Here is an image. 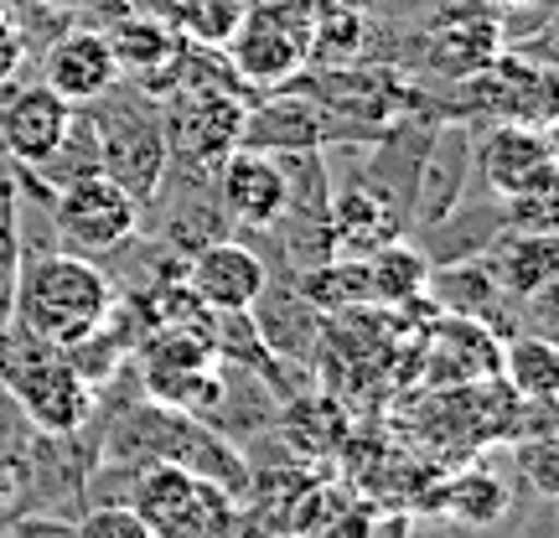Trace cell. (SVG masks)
Segmentation results:
<instances>
[{
  "label": "cell",
  "mask_w": 559,
  "mask_h": 538,
  "mask_svg": "<svg viewBox=\"0 0 559 538\" xmlns=\"http://www.w3.org/2000/svg\"><path fill=\"white\" fill-rule=\"evenodd\" d=\"M243 5L249 0H181L177 11L181 41H192V47H228V37L239 32L243 21Z\"/></svg>",
  "instance_id": "cell-23"
},
{
  "label": "cell",
  "mask_w": 559,
  "mask_h": 538,
  "mask_svg": "<svg viewBox=\"0 0 559 538\" xmlns=\"http://www.w3.org/2000/svg\"><path fill=\"white\" fill-rule=\"evenodd\" d=\"M5 388L41 435H73L94 415V383L83 379L62 352H41L26 368L5 373Z\"/></svg>",
  "instance_id": "cell-7"
},
{
  "label": "cell",
  "mask_w": 559,
  "mask_h": 538,
  "mask_svg": "<svg viewBox=\"0 0 559 538\" xmlns=\"http://www.w3.org/2000/svg\"><path fill=\"white\" fill-rule=\"evenodd\" d=\"M228 68L243 83H275L296 79L306 58L317 52V5L311 0H270V5H243L239 32L228 37Z\"/></svg>",
  "instance_id": "cell-3"
},
{
  "label": "cell",
  "mask_w": 559,
  "mask_h": 538,
  "mask_svg": "<svg viewBox=\"0 0 559 538\" xmlns=\"http://www.w3.org/2000/svg\"><path fill=\"white\" fill-rule=\"evenodd\" d=\"M73 534H79V538H156V534H151V523L140 518L135 507H124V502L94 507L83 523H73Z\"/></svg>",
  "instance_id": "cell-24"
},
{
  "label": "cell",
  "mask_w": 559,
  "mask_h": 538,
  "mask_svg": "<svg viewBox=\"0 0 559 538\" xmlns=\"http://www.w3.org/2000/svg\"><path fill=\"white\" fill-rule=\"evenodd\" d=\"M264 285H270V270L239 239H207L187 264V290L202 311H249Z\"/></svg>",
  "instance_id": "cell-11"
},
{
  "label": "cell",
  "mask_w": 559,
  "mask_h": 538,
  "mask_svg": "<svg viewBox=\"0 0 559 538\" xmlns=\"http://www.w3.org/2000/svg\"><path fill=\"white\" fill-rule=\"evenodd\" d=\"M502 5H539V0H502Z\"/></svg>",
  "instance_id": "cell-31"
},
{
  "label": "cell",
  "mask_w": 559,
  "mask_h": 538,
  "mask_svg": "<svg viewBox=\"0 0 559 538\" xmlns=\"http://www.w3.org/2000/svg\"><path fill=\"white\" fill-rule=\"evenodd\" d=\"M502 342L472 316H451L430 347V383H477L498 373Z\"/></svg>",
  "instance_id": "cell-16"
},
{
  "label": "cell",
  "mask_w": 559,
  "mask_h": 538,
  "mask_svg": "<svg viewBox=\"0 0 559 538\" xmlns=\"http://www.w3.org/2000/svg\"><path fill=\"white\" fill-rule=\"evenodd\" d=\"M487 270H492L502 296L534 300V296H544V290H555V275H559L555 234H523L519 228V239H498Z\"/></svg>",
  "instance_id": "cell-15"
},
{
  "label": "cell",
  "mask_w": 559,
  "mask_h": 538,
  "mask_svg": "<svg viewBox=\"0 0 559 538\" xmlns=\"http://www.w3.org/2000/svg\"><path fill=\"white\" fill-rule=\"evenodd\" d=\"M498 373L502 383L528 404H555L559 388V352L549 337H513L498 347Z\"/></svg>",
  "instance_id": "cell-17"
},
{
  "label": "cell",
  "mask_w": 559,
  "mask_h": 538,
  "mask_svg": "<svg viewBox=\"0 0 559 538\" xmlns=\"http://www.w3.org/2000/svg\"><path fill=\"white\" fill-rule=\"evenodd\" d=\"M243 120H249V109L239 99H228V88L187 94V104L166 124V151H187V160H213L218 166L243 140Z\"/></svg>",
  "instance_id": "cell-13"
},
{
  "label": "cell",
  "mask_w": 559,
  "mask_h": 538,
  "mask_svg": "<svg viewBox=\"0 0 559 538\" xmlns=\"http://www.w3.org/2000/svg\"><path fill=\"white\" fill-rule=\"evenodd\" d=\"M115 451H135L160 466H181L192 477L218 481L228 498L249 492V466L223 435H213L198 415H181L171 404H140L120 419L115 430Z\"/></svg>",
  "instance_id": "cell-2"
},
{
  "label": "cell",
  "mask_w": 559,
  "mask_h": 538,
  "mask_svg": "<svg viewBox=\"0 0 559 538\" xmlns=\"http://www.w3.org/2000/svg\"><path fill=\"white\" fill-rule=\"evenodd\" d=\"M440 507H445L456 523H477V528H487V523H498L502 513H508V487H502L492 471H466L461 481L445 487Z\"/></svg>",
  "instance_id": "cell-22"
},
{
  "label": "cell",
  "mask_w": 559,
  "mask_h": 538,
  "mask_svg": "<svg viewBox=\"0 0 559 538\" xmlns=\"http://www.w3.org/2000/svg\"><path fill=\"white\" fill-rule=\"evenodd\" d=\"M218 202L223 213L243 228H275L290 213V166L285 156L234 145L218 160Z\"/></svg>",
  "instance_id": "cell-9"
},
{
  "label": "cell",
  "mask_w": 559,
  "mask_h": 538,
  "mask_svg": "<svg viewBox=\"0 0 559 538\" xmlns=\"http://www.w3.org/2000/svg\"><path fill=\"white\" fill-rule=\"evenodd\" d=\"M16 498V466L11 461H0V502Z\"/></svg>",
  "instance_id": "cell-29"
},
{
  "label": "cell",
  "mask_w": 559,
  "mask_h": 538,
  "mask_svg": "<svg viewBox=\"0 0 559 538\" xmlns=\"http://www.w3.org/2000/svg\"><path fill=\"white\" fill-rule=\"evenodd\" d=\"M11 311H16V326H26L37 342L68 352L79 342H94L104 321L115 316V285L88 254L52 249L16 270Z\"/></svg>",
  "instance_id": "cell-1"
},
{
  "label": "cell",
  "mask_w": 559,
  "mask_h": 538,
  "mask_svg": "<svg viewBox=\"0 0 559 538\" xmlns=\"http://www.w3.org/2000/svg\"><path fill=\"white\" fill-rule=\"evenodd\" d=\"M425 290H430V300H440L451 316H477V311H487V306L502 296L487 264H445V270H430V275H425Z\"/></svg>",
  "instance_id": "cell-20"
},
{
  "label": "cell",
  "mask_w": 559,
  "mask_h": 538,
  "mask_svg": "<svg viewBox=\"0 0 559 538\" xmlns=\"http://www.w3.org/2000/svg\"><path fill=\"white\" fill-rule=\"evenodd\" d=\"M249 120L275 124V130H243L239 145H254V151H275V156H290V151H317V115L311 104H270V109H254Z\"/></svg>",
  "instance_id": "cell-21"
},
{
  "label": "cell",
  "mask_w": 559,
  "mask_h": 538,
  "mask_svg": "<svg viewBox=\"0 0 559 538\" xmlns=\"http://www.w3.org/2000/svg\"><path fill=\"white\" fill-rule=\"evenodd\" d=\"M296 290L311 311H321V316H342V311H353V306L368 300V275H362V260H342V254H332V260L300 270Z\"/></svg>",
  "instance_id": "cell-18"
},
{
  "label": "cell",
  "mask_w": 559,
  "mask_h": 538,
  "mask_svg": "<svg viewBox=\"0 0 559 538\" xmlns=\"http://www.w3.org/2000/svg\"><path fill=\"white\" fill-rule=\"evenodd\" d=\"M400 234H404V218L394 213V202L368 192V187L337 192L326 202V249L342 254V260H368L373 249L394 243Z\"/></svg>",
  "instance_id": "cell-14"
},
{
  "label": "cell",
  "mask_w": 559,
  "mask_h": 538,
  "mask_svg": "<svg viewBox=\"0 0 559 538\" xmlns=\"http://www.w3.org/2000/svg\"><path fill=\"white\" fill-rule=\"evenodd\" d=\"M321 538H373V518L368 513H342L337 523H326Z\"/></svg>",
  "instance_id": "cell-28"
},
{
  "label": "cell",
  "mask_w": 559,
  "mask_h": 538,
  "mask_svg": "<svg viewBox=\"0 0 559 538\" xmlns=\"http://www.w3.org/2000/svg\"><path fill=\"white\" fill-rule=\"evenodd\" d=\"M477 166L492 198H544V192H555V135H549V124L508 120L487 130Z\"/></svg>",
  "instance_id": "cell-8"
},
{
  "label": "cell",
  "mask_w": 559,
  "mask_h": 538,
  "mask_svg": "<svg viewBox=\"0 0 559 538\" xmlns=\"http://www.w3.org/2000/svg\"><path fill=\"white\" fill-rule=\"evenodd\" d=\"M523 466H528V477H534V487H539L544 498H559L555 445H549V440H539V445H528V451H523Z\"/></svg>",
  "instance_id": "cell-26"
},
{
  "label": "cell",
  "mask_w": 559,
  "mask_h": 538,
  "mask_svg": "<svg viewBox=\"0 0 559 538\" xmlns=\"http://www.w3.org/2000/svg\"><path fill=\"white\" fill-rule=\"evenodd\" d=\"M41 5H52V11H62V5H79V0H41Z\"/></svg>",
  "instance_id": "cell-30"
},
{
  "label": "cell",
  "mask_w": 559,
  "mask_h": 538,
  "mask_svg": "<svg viewBox=\"0 0 559 538\" xmlns=\"http://www.w3.org/2000/svg\"><path fill=\"white\" fill-rule=\"evenodd\" d=\"M11 538H79L73 534V523H62V518H21L16 528H11Z\"/></svg>",
  "instance_id": "cell-27"
},
{
  "label": "cell",
  "mask_w": 559,
  "mask_h": 538,
  "mask_svg": "<svg viewBox=\"0 0 559 538\" xmlns=\"http://www.w3.org/2000/svg\"><path fill=\"white\" fill-rule=\"evenodd\" d=\"M0 16H11V0H0Z\"/></svg>",
  "instance_id": "cell-32"
},
{
  "label": "cell",
  "mask_w": 559,
  "mask_h": 538,
  "mask_svg": "<svg viewBox=\"0 0 559 538\" xmlns=\"http://www.w3.org/2000/svg\"><path fill=\"white\" fill-rule=\"evenodd\" d=\"M41 83L62 94L73 109H88L115 94L120 83V62L109 52V37L94 32V26H73V32H58V41L47 47V62H41Z\"/></svg>",
  "instance_id": "cell-12"
},
{
  "label": "cell",
  "mask_w": 559,
  "mask_h": 538,
  "mask_svg": "<svg viewBox=\"0 0 559 538\" xmlns=\"http://www.w3.org/2000/svg\"><path fill=\"white\" fill-rule=\"evenodd\" d=\"M135 507L156 538H228L234 534V498L218 481L192 477L181 466L151 461L135 481Z\"/></svg>",
  "instance_id": "cell-4"
},
{
  "label": "cell",
  "mask_w": 559,
  "mask_h": 538,
  "mask_svg": "<svg viewBox=\"0 0 559 538\" xmlns=\"http://www.w3.org/2000/svg\"><path fill=\"white\" fill-rule=\"evenodd\" d=\"M21 68H26V32H16L11 16H0V88L16 83Z\"/></svg>",
  "instance_id": "cell-25"
},
{
  "label": "cell",
  "mask_w": 559,
  "mask_h": 538,
  "mask_svg": "<svg viewBox=\"0 0 559 538\" xmlns=\"http://www.w3.org/2000/svg\"><path fill=\"white\" fill-rule=\"evenodd\" d=\"M88 130H94V145H99L104 177L120 181L135 202L156 198L160 177H166V166H171L166 124H160L140 99H115V104H104L99 120H88Z\"/></svg>",
  "instance_id": "cell-5"
},
{
  "label": "cell",
  "mask_w": 559,
  "mask_h": 538,
  "mask_svg": "<svg viewBox=\"0 0 559 538\" xmlns=\"http://www.w3.org/2000/svg\"><path fill=\"white\" fill-rule=\"evenodd\" d=\"M52 223L73 254H109L124 239H135L140 202L104 171H88V177L62 181L52 192Z\"/></svg>",
  "instance_id": "cell-6"
},
{
  "label": "cell",
  "mask_w": 559,
  "mask_h": 538,
  "mask_svg": "<svg viewBox=\"0 0 559 538\" xmlns=\"http://www.w3.org/2000/svg\"><path fill=\"white\" fill-rule=\"evenodd\" d=\"M73 120H79V109L62 94H52L47 83H26L0 99V145L21 166H41L62 151Z\"/></svg>",
  "instance_id": "cell-10"
},
{
  "label": "cell",
  "mask_w": 559,
  "mask_h": 538,
  "mask_svg": "<svg viewBox=\"0 0 559 538\" xmlns=\"http://www.w3.org/2000/svg\"><path fill=\"white\" fill-rule=\"evenodd\" d=\"M362 275H368V300H383V306H404V300L425 296V275L430 264L419 260V249H409L404 239L383 243L362 260Z\"/></svg>",
  "instance_id": "cell-19"
}]
</instances>
